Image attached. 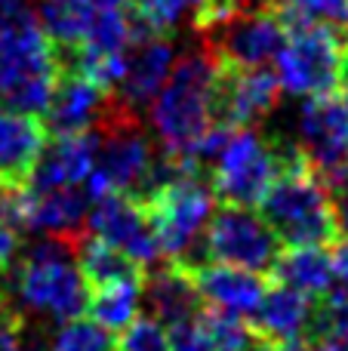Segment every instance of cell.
Instances as JSON below:
<instances>
[{"instance_id":"cell-15","label":"cell","mask_w":348,"mask_h":351,"mask_svg":"<svg viewBox=\"0 0 348 351\" xmlns=\"http://www.w3.org/2000/svg\"><path fill=\"white\" fill-rule=\"evenodd\" d=\"M92 197L84 185L65 188H37L25 185V210H22V231H34L40 237H62L77 241L86 231Z\"/></svg>"},{"instance_id":"cell-2","label":"cell","mask_w":348,"mask_h":351,"mask_svg":"<svg viewBox=\"0 0 348 351\" xmlns=\"http://www.w3.org/2000/svg\"><path fill=\"white\" fill-rule=\"evenodd\" d=\"M259 213L284 247H330L336 241L333 188L296 145L287 148L284 167L259 204Z\"/></svg>"},{"instance_id":"cell-16","label":"cell","mask_w":348,"mask_h":351,"mask_svg":"<svg viewBox=\"0 0 348 351\" xmlns=\"http://www.w3.org/2000/svg\"><path fill=\"white\" fill-rule=\"evenodd\" d=\"M188 271L195 278L197 293H201V302L210 305V308L228 311V315L250 317L256 311L259 299L269 290V278L262 271L225 265V262L197 259V262H188Z\"/></svg>"},{"instance_id":"cell-3","label":"cell","mask_w":348,"mask_h":351,"mask_svg":"<svg viewBox=\"0 0 348 351\" xmlns=\"http://www.w3.org/2000/svg\"><path fill=\"white\" fill-rule=\"evenodd\" d=\"M59 68V49L43 31L34 6L22 3L0 12V105L43 114Z\"/></svg>"},{"instance_id":"cell-24","label":"cell","mask_w":348,"mask_h":351,"mask_svg":"<svg viewBox=\"0 0 348 351\" xmlns=\"http://www.w3.org/2000/svg\"><path fill=\"white\" fill-rule=\"evenodd\" d=\"M197 321H201L203 333L210 336V342H213L216 351H250L259 342L256 333H253V327H250V321L240 315H228V311L203 305Z\"/></svg>"},{"instance_id":"cell-35","label":"cell","mask_w":348,"mask_h":351,"mask_svg":"<svg viewBox=\"0 0 348 351\" xmlns=\"http://www.w3.org/2000/svg\"><path fill=\"white\" fill-rule=\"evenodd\" d=\"M250 351H271V348H269V346H265V342H262V339H259V342H256V346H253Z\"/></svg>"},{"instance_id":"cell-19","label":"cell","mask_w":348,"mask_h":351,"mask_svg":"<svg viewBox=\"0 0 348 351\" xmlns=\"http://www.w3.org/2000/svg\"><path fill=\"white\" fill-rule=\"evenodd\" d=\"M47 139L40 114L0 105V185H28Z\"/></svg>"},{"instance_id":"cell-33","label":"cell","mask_w":348,"mask_h":351,"mask_svg":"<svg viewBox=\"0 0 348 351\" xmlns=\"http://www.w3.org/2000/svg\"><path fill=\"white\" fill-rule=\"evenodd\" d=\"M333 210H336V241L348 237V185L333 191Z\"/></svg>"},{"instance_id":"cell-30","label":"cell","mask_w":348,"mask_h":351,"mask_svg":"<svg viewBox=\"0 0 348 351\" xmlns=\"http://www.w3.org/2000/svg\"><path fill=\"white\" fill-rule=\"evenodd\" d=\"M314 324H348V284L343 290H330L314 305Z\"/></svg>"},{"instance_id":"cell-25","label":"cell","mask_w":348,"mask_h":351,"mask_svg":"<svg viewBox=\"0 0 348 351\" xmlns=\"http://www.w3.org/2000/svg\"><path fill=\"white\" fill-rule=\"evenodd\" d=\"M47 351H114V336L90 315H74L55 327Z\"/></svg>"},{"instance_id":"cell-7","label":"cell","mask_w":348,"mask_h":351,"mask_svg":"<svg viewBox=\"0 0 348 351\" xmlns=\"http://www.w3.org/2000/svg\"><path fill=\"white\" fill-rule=\"evenodd\" d=\"M287 148L290 145L271 142L253 127L232 130L207 167L213 197L228 206H259L281 173Z\"/></svg>"},{"instance_id":"cell-29","label":"cell","mask_w":348,"mask_h":351,"mask_svg":"<svg viewBox=\"0 0 348 351\" xmlns=\"http://www.w3.org/2000/svg\"><path fill=\"white\" fill-rule=\"evenodd\" d=\"M166 330H170V351H216L197 317L173 324V327H166Z\"/></svg>"},{"instance_id":"cell-21","label":"cell","mask_w":348,"mask_h":351,"mask_svg":"<svg viewBox=\"0 0 348 351\" xmlns=\"http://www.w3.org/2000/svg\"><path fill=\"white\" fill-rule=\"evenodd\" d=\"M269 271L277 284L293 287L308 299H324L336 284L330 247H284Z\"/></svg>"},{"instance_id":"cell-14","label":"cell","mask_w":348,"mask_h":351,"mask_svg":"<svg viewBox=\"0 0 348 351\" xmlns=\"http://www.w3.org/2000/svg\"><path fill=\"white\" fill-rule=\"evenodd\" d=\"M111 102V90L99 86L86 74L74 71V68L62 65L59 77H55L53 96L43 111V123H47L49 136H68V133H86L96 130L102 121L105 108Z\"/></svg>"},{"instance_id":"cell-22","label":"cell","mask_w":348,"mask_h":351,"mask_svg":"<svg viewBox=\"0 0 348 351\" xmlns=\"http://www.w3.org/2000/svg\"><path fill=\"white\" fill-rule=\"evenodd\" d=\"M142 308V274L133 278H114L105 284L90 287L86 293V315L105 330H121L139 315Z\"/></svg>"},{"instance_id":"cell-26","label":"cell","mask_w":348,"mask_h":351,"mask_svg":"<svg viewBox=\"0 0 348 351\" xmlns=\"http://www.w3.org/2000/svg\"><path fill=\"white\" fill-rule=\"evenodd\" d=\"M114 351H170V330L151 315H136L127 327L117 330Z\"/></svg>"},{"instance_id":"cell-12","label":"cell","mask_w":348,"mask_h":351,"mask_svg":"<svg viewBox=\"0 0 348 351\" xmlns=\"http://www.w3.org/2000/svg\"><path fill=\"white\" fill-rule=\"evenodd\" d=\"M86 231L102 237L105 243L127 253L136 265L148 268L160 262V247L154 237L151 219L145 206L127 194H102L92 197L90 216H86Z\"/></svg>"},{"instance_id":"cell-37","label":"cell","mask_w":348,"mask_h":351,"mask_svg":"<svg viewBox=\"0 0 348 351\" xmlns=\"http://www.w3.org/2000/svg\"><path fill=\"white\" fill-rule=\"evenodd\" d=\"M0 293H3V290H0Z\"/></svg>"},{"instance_id":"cell-32","label":"cell","mask_w":348,"mask_h":351,"mask_svg":"<svg viewBox=\"0 0 348 351\" xmlns=\"http://www.w3.org/2000/svg\"><path fill=\"white\" fill-rule=\"evenodd\" d=\"M16 256H18V231H12L10 225L0 222V280L10 274Z\"/></svg>"},{"instance_id":"cell-23","label":"cell","mask_w":348,"mask_h":351,"mask_svg":"<svg viewBox=\"0 0 348 351\" xmlns=\"http://www.w3.org/2000/svg\"><path fill=\"white\" fill-rule=\"evenodd\" d=\"M74 259H77V268L84 274L86 287H96V284H105V280H114V278H133V274H142L145 268L136 265L127 253H121L117 247L105 243L102 237L84 234L74 241Z\"/></svg>"},{"instance_id":"cell-10","label":"cell","mask_w":348,"mask_h":351,"mask_svg":"<svg viewBox=\"0 0 348 351\" xmlns=\"http://www.w3.org/2000/svg\"><path fill=\"white\" fill-rule=\"evenodd\" d=\"M296 148L333 191L348 185V84L302 105Z\"/></svg>"},{"instance_id":"cell-4","label":"cell","mask_w":348,"mask_h":351,"mask_svg":"<svg viewBox=\"0 0 348 351\" xmlns=\"http://www.w3.org/2000/svg\"><path fill=\"white\" fill-rule=\"evenodd\" d=\"M12 296L18 311L43 317V321H68L84 315L86 287L74 259V241L40 237L12 262Z\"/></svg>"},{"instance_id":"cell-1","label":"cell","mask_w":348,"mask_h":351,"mask_svg":"<svg viewBox=\"0 0 348 351\" xmlns=\"http://www.w3.org/2000/svg\"><path fill=\"white\" fill-rule=\"evenodd\" d=\"M216 80L219 62L203 47L173 62L164 86L148 102L151 127L164 154L188 160L201 136L216 123Z\"/></svg>"},{"instance_id":"cell-8","label":"cell","mask_w":348,"mask_h":351,"mask_svg":"<svg viewBox=\"0 0 348 351\" xmlns=\"http://www.w3.org/2000/svg\"><path fill=\"white\" fill-rule=\"evenodd\" d=\"M201 47L219 65L232 68H265L275 62L287 40V25L275 0H250L222 16L219 22L201 28Z\"/></svg>"},{"instance_id":"cell-20","label":"cell","mask_w":348,"mask_h":351,"mask_svg":"<svg viewBox=\"0 0 348 351\" xmlns=\"http://www.w3.org/2000/svg\"><path fill=\"white\" fill-rule=\"evenodd\" d=\"M96 145H99L96 130L47 139L28 185H37V188L84 185L92 170V160H96Z\"/></svg>"},{"instance_id":"cell-18","label":"cell","mask_w":348,"mask_h":351,"mask_svg":"<svg viewBox=\"0 0 348 351\" xmlns=\"http://www.w3.org/2000/svg\"><path fill=\"white\" fill-rule=\"evenodd\" d=\"M247 321H250L256 339H262L265 346L308 339L314 321V299H308L306 293L293 290L287 284H277V280L271 284L269 280V290Z\"/></svg>"},{"instance_id":"cell-34","label":"cell","mask_w":348,"mask_h":351,"mask_svg":"<svg viewBox=\"0 0 348 351\" xmlns=\"http://www.w3.org/2000/svg\"><path fill=\"white\" fill-rule=\"evenodd\" d=\"M333 256V271H336V280L348 284V237H339V243L330 250Z\"/></svg>"},{"instance_id":"cell-13","label":"cell","mask_w":348,"mask_h":351,"mask_svg":"<svg viewBox=\"0 0 348 351\" xmlns=\"http://www.w3.org/2000/svg\"><path fill=\"white\" fill-rule=\"evenodd\" d=\"M281 102V84L269 68L219 65L216 80V121L228 127H253Z\"/></svg>"},{"instance_id":"cell-6","label":"cell","mask_w":348,"mask_h":351,"mask_svg":"<svg viewBox=\"0 0 348 351\" xmlns=\"http://www.w3.org/2000/svg\"><path fill=\"white\" fill-rule=\"evenodd\" d=\"M275 65L281 93L299 99L324 96L345 84L348 37L327 22H293L287 25V40Z\"/></svg>"},{"instance_id":"cell-9","label":"cell","mask_w":348,"mask_h":351,"mask_svg":"<svg viewBox=\"0 0 348 351\" xmlns=\"http://www.w3.org/2000/svg\"><path fill=\"white\" fill-rule=\"evenodd\" d=\"M281 250L284 243L277 241L262 213H256V206L222 204V210L210 216L201 237L203 259L250 268V271H269Z\"/></svg>"},{"instance_id":"cell-11","label":"cell","mask_w":348,"mask_h":351,"mask_svg":"<svg viewBox=\"0 0 348 351\" xmlns=\"http://www.w3.org/2000/svg\"><path fill=\"white\" fill-rule=\"evenodd\" d=\"M173 62H176V49H173V40L166 37V31H154L151 25H145L136 16L133 40H129L127 53H123L121 80H117V86L111 93L129 111L142 114L148 108V102L158 96V90L164 86Z\"/></svg>"},{"instance_id":"cell-5","label":"cell","mask_w":348,"mask_h":351,"mask_svg":"<svg viewBox=\"0 0 348 351\" xmlns=\"http://www.w3.org/2000/svg\"><path fill=\"white\" fill-rule=\"evenodd\" d=\"M139 204L151 219L160 256L176 262H195V250H201L203 228L216 206L207 176L195 167H179Z\"/></svg>"},{"instance_id":"cell-17","label":"cell","mask_w":348,"mask_h":351,"mask_svg":"<svg viewBox=\"0 0 348 351\" xmlns=\"http://www.w3.org/2000/svg\"><path fill=\"white\" fill-rule=\"evenodd\" d=\"M142 302H145L148 315L154 321H160L164 327L191 321L203 308L188 265H182L176 259L154 262L142 271Z\"/></svg>"},{"instance_id":"cell-31","label":"cell","mask_w":348,"mask_h":351,"mask_svg":"<svg viewBox=\"0 0 348 351\" xmlns=\"http://www.w3.org/2000/svg\"><path fill=\"white\" fill-rule=\"evenodd\" d=\"M308 342L314 351H348V324H314Z\"/></svg>"},{"instance_id":"cell-27","label":"cell","mask_w":348,"mask_h":351,"mask_svg":"<svg viewBox=\"0 0 348 351\" xmlns=\"http://www.w3.org/2000/svg\"><path fill=\"white\" fill-rule=\"evenodd\" d=\"M284 25L293 22H327L343 25L348 16V0H275Z\"/></svg>"},{"instance_id":"cell-28","label":"cell","mask_w":348,"mask_h":351,"mask_svg":"<svg viewBox=\"0 0 348 351\" xmlns=\"http://www.w3.org/2000/svg\"><path fill=\"white\" fill-rule=\"evenodd\" d=\"M25 346H28L25 311H18L12 299L0 293V351H25Z\"/></svg>"},{"instance_id":"cell-36","label":"cell","mask_w":348,"mask_h":351,"mask_svg":"<svg viewBox=\"0 0 348 351\" xmlns=\"http://www.w3.org/2000/svg\"><path fill=\"white\" fill-rule=\"evenodd\" d=\"M343 34L348 37V16H345V22H343Z\"/></svg>"}]
</instances>
